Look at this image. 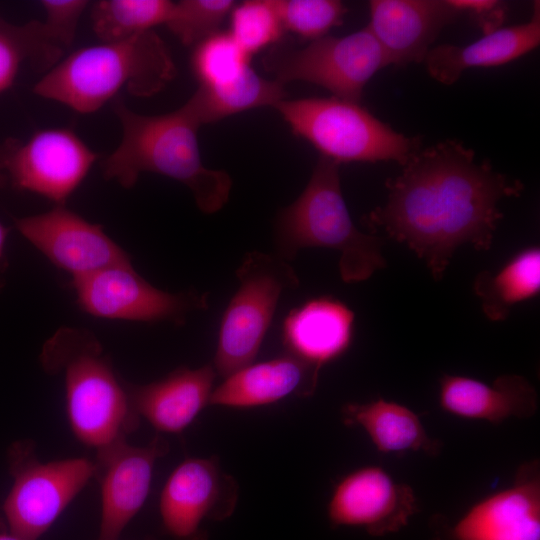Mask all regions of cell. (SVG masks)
<instances>
[{
  "instance_id": "52a82bcc",
  "label": "cell",
  "mask_w": 540,
  "mask_h": 540,
  "mask_svg": "<svg viewBox=\"0 0 540 540\" xmlns=\"http://www.w3.org/2000/svg\"><path fill=\"white\" fill-rule=\"evenodd\" d=\"M236 276L239 286L223 313L212 363L224 378L253 363L280 297L299 285L294 268L275 253H246Z\"/></svg>"
},
{
  "instance_id": "7c38bea8",
  "label": "cell",
  "mask_w": 540,
  "mask_h": 540,
  "mask_svg": "<svg viewBox=\"0 0 540 540\" xmlns=\"http://www.w3.org/2000/svg\"><path fill=\"white\" fill-rule=\"evenodd\" d=\"M239 487L218 457L187 458L168 477L159 501L162 524L174 540H207L205 521L234 512Z\"/></svg>"
},
{
  "instance_id": "277c9868",
  "label": "cell",
  "mask_w": 540,
  "mask_h": 540,
  "mask_svg": "<svg viewBox=\"0 0 540 540\" xmlns=\"http://www.w3.org/2000/svg\"><path fill=\"white\" fill-rule=\"evenodd\" d=\"M175 71L167 46L151 30L77 49L48 70L33 92L75 112L90 114L123 90L138 97L160 92Z\"/></svg>"
},
{
  "instance_id": "9c48e42d",
  "label": "cell",
  "mask_w": 540,
  "mask_h": 540,
  "mask_svg": "<svg viewBox=\"0 0 540 540\" xmlns=\"http://www.w3.org/2000/svg\"><path fill=\"white\" fill-rule=\"evenodd\" d=\"M263 65L283 85L304 81L325 88L335 98L360 103L365 85L389 63L366 26L346 36H324L301 48L277 43L264 56Z\"/></svg>"
},
{
  "instance_id": "8fae6325",
  "label": "cell",
  "mask_w": 540,
  "mask_h": 540,
  "mask_svg": "<svg viewBox=\"0 0 540 540\" xmlns=\"http://www.w3.org/2000/svg\"><path fill=\"white\" fill-rule=\"evenodd\" d=\"M97 159L98 154L68 128L42 129L25 142L10 140L1 149L11 184L55 205L66 204Z\"/></svg>"
},
{
  "instance_id": "4dcf8cb0",
  "label": "cell",
  "mask_w": 540,
  "mask_h": 540,
  "mask_svg": "<svg viewBox=\"0 0 540 540\" xmlns=\"http://www.w3.org/2000/svg\"><path fill=\"white\" fill-rule=\"evenodd\" d=\"M235 6L232 0H182L174 3L165 25L186 46L217 33Z\"/></svg>"
},
{
  "instance_id": "7a4b0ae2",
  "label": "cell",
  "mask_w": 540,
  "mask_h": 540,
  "mask_svg": "<svg viewBox=\"0 0 540 540\" xmlns=\"http://www.w3.org/2000/svg\"><path fill=\"white\" fill-rule=\"evenodd\" d=\"M121 128V141L102 163L106 180L129 189L142 173H156L183 183L206 214L228 201L232 180L223 170L204 166L198 144L201 127L185 103L161 115H143L129 109L121 96L112 103Z\"/></svg>"
},
{
  "instance_id": "4fadbf2b",
  "label": "cell",
  "mask_w": 540,
  "mask_h": 540,
  "mask_svg": "<svg viewBox=\"0 0 540 540\" xmlns=\"http://www.w3.org/2000/svg\"><path fill=\"white\" fill-rule=\"evenodd\" d=\"M16 229L71 279L131 262L130 255L103 227L91 223L66 205L15 219Z\"/></svg>"
},
{
  "instance_id": "4316f807",
  "label": "cell",
  "mask_w": 540,
  "mask_h": 540,
  "mask_svg": "<svg viewBox=\"0 0 540 540\" xmlns=\"http://www.w3.org/2000/svg\"><path fill=\"white\" fill-rule=\"evenodd\" d=\"M174 2L99 0L91 4L92 29L101 42L124 40L165 24Z\"/></svg>"
},
{
  "instance_id": "6da1fadb",
  "label": "cell",
  "mask_w": 540,
  "mask_h": 540,
  "mask_svg": "<svg viewBox=\"0 0 540 540\" xmlns=\"http://www.w3.org/2000/svg\"><path fill=\"white\" fill-rule=\"evenodd\" d=\"M386 187L387 201L367 215V225L405 244L436 281L458 247L491 248L503 218L499 202L524 190L457 140L418 150Z\"/></svg>"
},
{
  "instance_id": "3957f363",
  "label": "cell",
  "mask_w": 540,
  "mask_h": 540,
  "mask_svg": "<svg viewBox=\"0 0 540 540\" xmlns=\"http://www.w3.org/2000/svg\"><path fill=\"white\" fill-rule=\"evenodd\" d=\"M43 370L62 379L71 430L84 445L103 451L127 441L140 424L130 401L127 381L88 329L59 328L43 344Z\"/></svg>"
},
{
  "instance_id": "d590c367",
  "label": "cell",
  "mask_w": 540,
  "mask_h": 540,
  "mask_svg": "<svg viewBox=\"0 0 540 540\" xmlns=\"http://www.w3.org/2000/svg\"><path fill=\"white\" fill-rule=\"evenodd\" d=\"M0 540H21L14 534H12L10 531H0Z\"/></svg>"
},
{
  "instance_id": "f1b7e54d",
  "label": "cell",
  "mask_w": 540,
  "mask_h": 540,
  "mask_svg": "<svg viewBox=\"0 0 540 540\" xmlns=\"http://www.w3.org/2000/svg\"><path fill=\"white\" fill-rule=\"evenodd\" d=\"M229 33L251 57L277 44L284 29L272 0H247L235 4L231 10Z\"/></svg>"
},
{
  "instance_id": "30bf717a",
  "label": "cell",
  "mask_w": 540,
  "mask_h": 540,
  "mask_svg": "<svg viewBox=\"0 0 540 540\" xmlns=\"http://www.w3.org/2000/svg\"><path fill=\"white\" fill-rule=\"evenodd\" d=\"M78 306L97 318L183 325L194 312L208 308V294L187 290L171 293L156 288L131 262L113 265L71 279Z\"/></svg>"
},
{
  "instance_id": "d6986e66",
  "label": "cell",
  "mask_w": 540,
  "mask_h": 540,
  "mask_svg": "<svg viewBox=\"0 0 540 540\" xmlns=\"http://www.w3.org/2000/svg\"><path fill=\"white\" fill-rule=\"evenodd\" d=\"M320 369L287 352L271 360L252 363L214 387L209 405L254 408L289 396L310 397L317 388Z\"/></svg>"
},
{
  "instance_id": "ba28073f",
  "label": "cell",
  "mask_w": 540,
  "mask_h": 540,
  "mask_svg": "<svg viewBox=\"0 0 540 540\" xmlns=\"http://www.w3.org/2000/svg\"><path fill=\"white\" fill-rule=\"evenodd\" d=\"M8 463L13 484L3 510L21 540H38L95 473L94 461L84 457L42 462L28 439L11 445Z\"/></svg>"
},
{
  "instance_id": "603a6c76",
  "label": "cell",
  "mask_w": 540,
  "mask_h": 540,
  "mask_svg": "<svg viewBox=\"0 0 540 540\" xmlns=\"http://www.w3.org/2000/svg\"><path fill=\"white\" fill-rule=\"evenodd\" d=\"M343 422L361 427L376 448L383 453L421 451L429 455L440 450L419 417L396 402L377 399L367 403H347L342 408Z\"/></svg>"
},
{
  "instance_id": "1f68e13d",
  "label": "cell",
  "mask_w": 540,
  "mask_h": 540,
  "mask_svg": "<svg viewBox=\"0 0 540 540\" xmlns=\"http://www.w3.org/2000/svg\"><path fill=\"white\" fill-rule=\"evenodd\" d=\"M28 57L22 27L0 29V93L8 89Z\"/></svg>"
},
{
  "instance_id": "5bb4252c",
  "label": "cell",
  "mask_w": 540,
  "mask_h": 540,
  "mask_svg": "<svg viewBox=\"0 0 540 540\" xmlns=\"http://www.w3.org/2000/svg\"><path fill=\"white\" fill-rule=\"evenodd\" d=\"M169 449L168 441L157 434L143 446L123 441L96 453L94 479L101 494L97 540H119L148 497L156 462Z\"/></svg>"
},
{
  "instance_id": "5b68a950",
  "label": "cell",
  "mask_w": 540,
  "mask_h": 540,
  "mask_svg": "<svg viewBox=\"0 0 540 540\" xmlns=\"http://www.w3.org/2000/svg\"><path fill=\"white\" fill-rule=\"evenodd\" d=\"M340 164L320 156L300 196L278 215L274 230L276 253L286 261L308 247L340 253L339 272L346 283L367 280L386 267L381 240L353 223L342 195Z\"/></svg>"
},
{
  "instance_id": "d4e9b609",
  "label": "cell",
  "mask_w": 540,
  "mask_h": 540,
  "mask_svg": "<svg viewBox=\"0 0 540 540\" xmlns=\"http://www.w3.org/2000/svg\"><path fill=\"white\" fill-rule=\"evenodd\" d=\"M285 96L283 84L275 79L263 78L249 67L241 76L225 85H199L185 105L202 126L245 110L274 107Z\"/></svg>"
},
{
  "instance_id": "8992f818",
  "label": "cell",
  "mask_w": 540,
  "mask_h": 540,
  "mask_svg": "<svg viewBox=\"0 0 540 540\" xmlns=\"http://www.w3.org/2000/svg\"><path fill=\"white\" fill-rule=\"evenodd\" d=\"M274 108L295 135L339 164L396 161L403 166L421 149L418 136L395 131L360 103L311 97L283 99Z\"/></svg>"
},
{
  "instance_id": "ac0fdd59",
  "label": "cell",
  "mask_w": 540,
  "mask_h": 540,
  "mask_svg": "<svg viewBox=\"0 0 540 540\" xmlns=\"http://www.w3.org/2000/svg\"><path fill=\"white\" fill-rule=\"evenodd\" d=\"M216 375L212 363L194 369L180 366L162 379L126 385L140 418L157 431L172 434L181 433L209 405Z\"/></svg>"
},
{
  "instance_id": "7402d4cb",
  "label": "cell",
  "mask_w": 540,
  "mask_h": 540,
  "mask_svg": "<svg viewBox=\"0 0 540 540\" xmlns=\"http://www.w3.org/2000/svg\"><path fill=\"white\" fill-rule=\"evenodd\" d=\"M539 43L540 2L535 1L528 22L501 27L468 45L431 47L423 62L432 78L444 85H452L469 68L506 64L529 53Z\"/></svg>"
},
{
  "instance_id": "2e32d148",
  "label": "cell",
  "mask_w": 540,
  "mask_h": 540,
  "mask_svg": "<svg viewBox=\"0 0 540 540\" xmlns=\"http://www.w3.org/2000/svg\"><path fill=\"white\" fill-rule=\"evenodd\" d=\"M451 540H540V465L522 464L513 484L471 506L449 531Z\"/></svg>"
},
{
  "instance_id": "836d02e7",
  "label": "cell",
  "mask_w": 540,
  "mask_h": 540,
  "mask_svg": "<svg viewBox=\"0 0 540 540\" xmlns=\"http://www.w3.org/2000/svg\"><path fill=\"white\" fill-rule=\"evenodd\" d=\"M9 229L0 222V290L4 286V271L7 266L5 258V245Z\"/></svg>"
},
{
  "instance_id": "8d00e7d4",
  "label": "cell",
  "mask_w": 540,
  "mask_h": 540,
  "mask_svg": "<svg viewBox=\"0 0 540 540\" xmlns=\"http://www.w3.org/2000/svg\"><path fill=\"white\" fill-rule=\"evenodd\" d=\"M147 540H150V539H147Z\"/></svg>"
},
{
  "instance_id": "ffe728a7",
  "label": "cell",
  "mask_w": 540,
  "mask_h": 540,
  "mask_svg": "<svg viewBox=\"0 0 540 540\" xmlns=\"http://www.w3.org/2000/svg\"><path fill=\"white\" fill-rule=\"evenodd\" d=\"M439 404L455 416L501 423L527 418L538 408L534 386L523 376L505 374L491 384L459 375H444L439 383Z\"/></svg>"
},
{
  "instance_id": "9a60e30c",
  "label": "cell",
  "mask_w": 540,
  "mask_h": 540,
  "mask_svg": "<svg viewBox=\"0 0 540 540\" xmlns=\"http://www.w3.org/2000/svg\"><path fill=\"white\" fill-rule=\"evenodd\" d=\"M413 489L384 469L365 466L343 476L334 486L327 517L334 527L361 528L380 536L400 530L417 511Z\"/></svg>"
},
{
  "instance_id": "e0dca14e",
  "label": "cell",
  "mask_w": 540,
  "mask_h": 540,
  "mask_svg": "<svg viewBox=\"0 0 540 540\" xmlns=\"http://www.w3.org/2000/svg\"><path fill=\"white\" fill-rule=\"evenodd\" d=\"M367 25L389 65L423 62L441 30L463 13L450 0H372Z\"/></svg>"
},
{
  "instance_id": "83f0119b",
  "label": "cell",
  "mask_w": 540,
  "mask_h": 540,
  "mask_svg": "<svg viewBox=\"0 0 540 540\" xmlns=\"http://www.w3.org/2000/svg\"><path fill=\"white\" fill-rule=\"evenodd\" d=\"M249 60L229 32L218 31L195 46L191 64L201 86L215 87L241 76L250 67Z\"/></svg>"
},
{
  "instance_id": "d6a6232c",
  "label": "cell",
  "mask_w": 540,
  "mask_h": 540,
  "mask_svg": "<svg viewBox=\"0 0 540 540\" xmlns=\"http://www.w3.org/2000/svg\"><path fill=\"white\" fill-rule=\"evenodd\" d=\"M464 14L481 28L483 34L491 33L502 27L505 22L507 7L497 0H450Z\"/></svg>"
},
{
  "instance_id": "484cf974",
  "label": "cell",
  "mask_w": 540,
  "mask_h": 540,
  "mask_svg": "<svg viewBox=\"0 0 540 540\" xmlns=\"http://www.w3.org/2000/svg\"><path fill=\"white\" fill-rule=\"evenodd\" d=\"M90 2L86 0H42L43 21L27 24L30 59L36 67L50 70L58 64L71 47L80 18Z\"/></svg>"
},
{
  "instance_id": "44dd1931",
  "label": "cell",
  "mask_w": 540,
  "mask_h": 540,
  "mask_svg": "<svg viewBox=\"0 0 540 540\" xmlns=\"http://www.w3.org/2000/svg\"><path fill=\"white\" fill-rule=\"evenodd\" d=\"M354 320V312L337 299L308 300L285 317L283 345L287 353L321 368L348 350Z\"/></svg>"
},
{
  "instance_id": "f546056e",
  "label": "cell",
  "mask_w": 540,
  "mask_h": 540,
  "mask_svg": "<svg viewBox=\"0 0 540 540\" xmlns=\"http://www.w3.org/2000/svg\"><path fill=\"white\" fill-rule=\"evenodd\" d=\"M284 31L314 41L343 22L347 12L337 0H272Z\"/></svg>"
},
{
  "instance_id": "e575fe53",
  "label": "cell",
  "mask_w": 540,
  "mask_h": 540,
  "mask_svg": "<svg viewBox=\"0 0 540 540\" xmlns=\"http://www.w3.org/2000/svg\"><path fill=\"white\" fill-rule=\"evenodd\" d=\"M8 182H9V179L2 164L1 149H0V188L5 187Z\"/></svg>"
},
{
  "instance_id": "cb8c5ba5",
  "label": "cell",
  "mask_w": 540,
  "mask_h": 540,
  "mask_svg": "<svg viewBox=\"0 0 540 540\" xmlns=\"http://www.w3.org/2000/svg\"><path fill=\"white\" fill-rule=\"evenodd\" d=\"M473 290L489 320L496 322L507 319L516 304L539 294V247L521 250L496 273L480 272L474 280Z\"/></svg>"
}]
</instances>
